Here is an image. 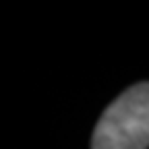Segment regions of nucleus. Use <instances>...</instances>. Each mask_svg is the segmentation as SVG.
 <instances>
[{"instance_id": "nucleus-1", "label": "nucleus", "mask_w": 149, "mask_h": 149, "mask_svg": "<svg viewBox=\"0 0 149 149\" xmlns=\"http://www.w3.org/2000/svg\"><path fill=\"white\" fill-rule=\"evenodd\" d=\"M149 147V85L124 89L104 112L91 133L89 149H147Z\"/></svg>"}]
</instances>
